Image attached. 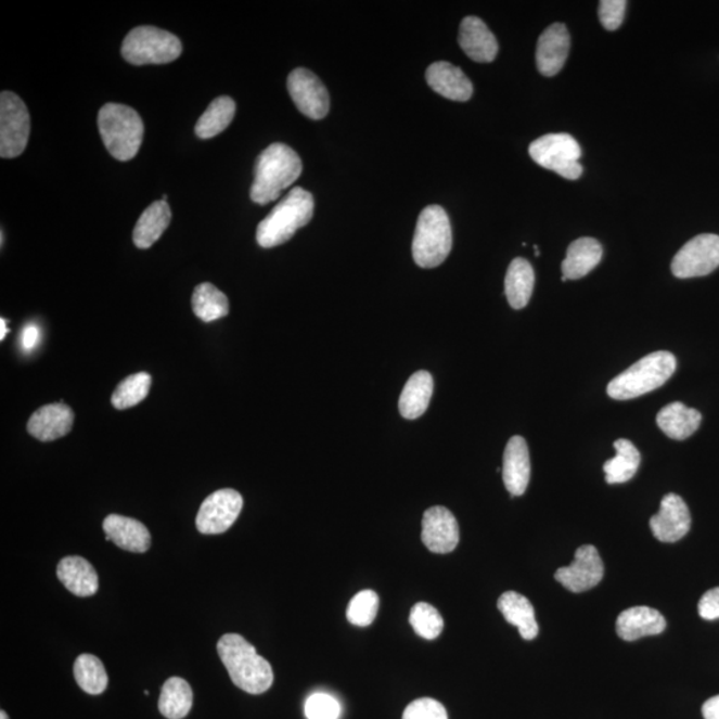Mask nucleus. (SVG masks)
Returning a JSON list of instances; mask_svg holds the SVG:
<instances>
[{
  "label": "nucleus",
  "mask_w": 719,
  "mask_h": 719,
  "mask_svg": "<svg viewBox=\"0 0 719 719\" xmlns=\"http://www.w3.org/2000/svg\"><path fill=\"white\" fill-rule=\"evenodd\" d=\"M627 5L628 3L625 0H602L600 2V22L607 31H616L621 27Z\"/></svg>",
  "instance_id": "ea45409f"
},
{
  "label": "nucleus",
  "mask_w": 719,
  "mask_h": 719,
  "mask_svg": "<svg viewBox=\"0 0 719 719\" xmlns=\"http://www.w3.org/2000/svg\"><path fill=\"white\" fill-rule=\"evenodd\" d=\"M402 719H448V712L438 701L420 698L408 705Z\"/></svg>",
  "instance_id": "58836bf2"
},
{
  "label": "nucleus",
  "mask_w": 719,
  "mask_h": 719,
  "mask_svg": "<svg viewBox=\"0 0 719 719\" xmlns=\"http://www.w3.org/2000/svg\"><path fill=\"white\" fill-rule=\"evenodd\" d=\"M0 323H2V326H0V330H2V333H0V341H4L5 335H8V332H9L8 325H5V323H8V321L2 319V320H0Z\"/></svg>",
  "instance_id": "c03bdc74"
},
{
  "label": "nucleus",
  "mask_w": 719,
  "mask_h": 719,
  "mask_svg": "<svg viewBox=\"0 0 719 719\" xmlns=\"http://www.w3.org/2000/svg\"><path fill=\"white\" fill-rule=\"evenodd\" d=\"M409 624L412 625L414 633L425 640H435L442 633L444 618L435 606L419 602L409 615Z\"/></svg>",
  "instance_id": "c9c22d12"
},
{
  "label": "nucleus",
  "mask_w": 719,
  "mask_h": 719,
  "mask_svg": "<svg viewBox=\"0 0 719 719\" xmlns=\"http://www.w3.org/2000/svg\"><path fill=\"white\" fill-rule=\"evenodd\" d=\"M286 87L297 110L307 118L320 120L330 113V95L323 81L307 68H296L288 76Z\"/></svg>",
  "instance_id": "f8f14e48"
},
{
  "label": "nucleus",
  "mask_w": 719,
  "mask_h": 719,
  "mask_svg": "<svg viewBox=\"0 0 719 719\" xmlns=\"http://www.w3.org/2000/svg\"><path fill=\"white\" fill-rule=\"evenodd\" d=\"M103 529L105 540L113 541L123 551L144 553L151 547V535L147 526L136 518L110 514L104 519Z\"/></svg>",
  "instance_id": "aec40b11"
},
{
  "label": "nucleus",
  "mask_w": 719,
  "mask_h": 719,
  "mask_svg": "<svg viewBox=\"0 0 719 719\" xmlns=\"http://www.w3.org/2000/svg\"><path fill=\"white\" fill-rule=\"evenodd\" d=\"M56 576L64 587L78 598H90L98 592V573L89 561L79 555H68L61 560Z\"/></svg>",
  "instance_id": "5701e85b"
},
{
  "label": "nucleus",
  "mask_w": 719,
  "mask_h": 719,
  "mask_svg": "<svg viewBox=\"0 0 719 719\" xmlns=\"http://www.w3.org/2000/svg\"><path fill=\"white\" fill-rule=\"evenodd\" d=\"M677 360L668 350H658L637 361L607 385V395L615 400H631L656 390L673 376Z\"/></svg>",
  "instance_id": "39448f33"
},
{
  "label": "nucleus",
  "mask_w": 719,
  "mask_h": 719,
  "mask_svg": "<svg viewBox=\"0 0 719 719\" xmlns=\"http://www.w3.org/2000/svg\"><path fill=\"white\" fill-rule=\"evenodd\" d=\"M432 90L449 101L466 102L473 95V85L461 68L448 62L431 64L425 74Z\"/></svg>",
  "instance_id": "412c9836"
},
{
  "label": "nucleus",
  "mask_w": 719,
  "mask_h": 719,
  "mask_svg": "<svg viewBox=\"0 0 719 719\" xmlns=\"http://www.w3.org/2000/svg\"><path fill=\"white\" fill-rule=\"evenodd\" d=\"M497 607H499L506 622L518 629L524 640H535L539 634L540 628L536 621L535 607L525 595L506 592L497 602Z\"/></svg>",
  "instance_id": "a878e982"
},
{
  "label": "nucleus",
  "mask_w": 719,
  "mask_h": 719,
  "mask_svg": "<svg viewBox=\"0 0 719 719\" xmlns=\"http://www.w3.org/2000/svg\"><path fill=\"white\" fill-rule=\"evenodd\" d=\"M434 377L429 372L420 371L409 377L399 401L401 416L407 420L423 416L434 396Z\"/></svg>",
  "instance_id": "bb28decb"
},
{
  "label": "nucleus",
  "mask_w": 719,
  "mask_h": 719,
  "mask_svg": "<svg viewBox=\"0 0 719 719\" xmlns=\"http://www.w3.org/2000/svg\"><path fill=\"white\" fill-rule=\"evenodd\" d=\"M535 288V271L528 260L517 257L508 268L505 278V295L511 307L523 309L528 306Z\"/></svg>",
  "instance_id": "c85d7f7f"
},
{
  "label": "nucleus",
  "mask_w": 719,
  "mask_h": 719,
  "mask_svg": "<svg viewBox=\"0 0 719 719\" xmlns=\"http://www.w3.org/2000/svg\"><path fill=\"white\" fill-rule=\"evenodd\" d=\"M703 715L705 719H719V695L706 701Z\"/></svg>",
  "instance_id": "37998d69"
},
{
  "label": "nucleus",
  "mask_w": 719,
  "mask_h": 719,
  "mask_svg": "<svg viewBox=\"0 0 719 719\" xmlns=\"http://www.w3.org/2000/svg\"><path fill=\"white\" fill-rule=\"evenodd\" d=\"M459 43L472 61L489 63L499 54V43L489 27L477 16H466L460 25Z\"/></svg>",
  "instance_id": "6ab92c4d"
},
{
  "label": "nucleus",
  "mask_w": 719,
  "mask_h": 719,
  "mask_svg": "<svg viewBox=\"0 0 719 719\" xmlns=\"http://www.w3.org/2000/svg\"><path fill=\"white\" fill-rule=\"evenodd\" d=\"M301 172L303 163L294 150L283 143L271 144L256 159L251 198L260 206L278 201Z\"/></svg>",
  "instance_id": "f257e3e1"
},
{
  "label": "nucleus",
  "mask_w": 719,
  "mask_h": 719,
  "mask_svg": "<svg viewBox=\"0 0 719 719\" xmlns=\"http://www.w3.org/2000/svg\"><path fill=\"white\" fill-rule=\"evenodd\" d=\"M570 50V35L568 28L561 23H554L541 34L537 43V68L543 76L557 75L568 60Z\"/></svg>",
  "instance_id": "dca6fc26"
},
{
  "label": "nucleus",
  "mask_w": 719,
  "mask_h": 719,
  "mask_svg": "<svg viewBox=\"0 0 719 719\" xmlns=\"http://www.w3.org/2000/svg\"><path fill=\"white\" fill-rule=\"evenodd\" d=\"M218 654L228 675L239 689L249 694H262L272 686L273 670L265 657L257 654L244 637L224 634L218 642Z\"/></svg>",
  "instance_id": "f03ea898"
},
{
  "label": "nucleus",
  "mask_w": 719,
  "mask_h": 719,
  "mask_svg": "<svg viewBox=\"0 0 719 719\" xmlns=\"http://www.w3.org/2000/svg\"><path fill=\"white\" fill-rule=\"evenodd\" d=\"M151 383L152 377L145 372L128 376L116 387L111 397L113 406L119 411L138 406L149 396Z\"/></svg>",
  "instance_id": "f704fd0d"
},
{
  "label": "nucleus",
  "mask_w": 719,
  "mask_h": 719,
  "mask_svg": "<svg viewBox=\"0 0 719 719\" xmlns=\"http://www.w3.org/2000/svg\"><path fill=\"white\" fill-rule=\"evenodd\" d=\"M502 479L514 497L523 496L530 482V455L528 444L522 436H513L506 444Z\"/></svg>",
  "instance_id": "a211bd4d"
},
{
  "label": "nucleus",
  "mask_w": 719,
  "mask_h": 719,
  "mask_svg": "<svg viewBox=\"0 0 719 719\" xmlns=\"http://www.w3.org/2000/svg\"><path fill=\"white\" fill-rule=\"evenodd\" d=\"M194 693L183 678L172 677L162 688L159 710L168 719H183L189 716Z\"/></svg>",
  "instance_id": "7c9ffc66"
},
{
  "label": "nucleus",
  "mask_w": 719,
  "mask_h": 719,
  "mask_svg": "<svg viewBox=\"0 0 719 719\" xmlns=\"http://www.w3.org/2000/svg\"><path fill=\"white\" fill-rule=\"evenodd\" d=\"M313 210L311 192L296 187L260 221L256 231L257 243L262 248H273L288 242L297 230L311 221Z\"/></svg>",
  "instance_id": "7ed1b4c3"
},
{
  "label": "nucleus",
  "mask_w": 719,
  "mask_h": 719,
  "mask_svg": "<svg viewBox=\"0 0 719 719\" xmlns=\"http://www.w3.org/2000/svg\"><path fill=\"white\" fill-rule=\"evenodd\" d=\"M719 267V236L712 233L695 236L683 245L671 262L678 279L706 277Z\"/></svg>",
  "instance_id": "9d476101"
},
{
  "label": "nucleus",
  "mask_w": 719,
  "mask_h": 719,
  "mask_svg": "<svg viewBox=\"0 0 719 719\" xmlns=\"http://www.w3.org/2000/svg\"><path fill=\"white\" fill-rule=\"evenodd\" d=\"M452 227L446 209L429 206L420 214L414 232L412 254L421 268H435L442 265L452 251Z\"/></svg>",
  "instance_id": "423d86ee"
},
{
  "label": "nucleus",
  "mask_w": 719,
  "mask_h": 719,
  "mask_svg": "<svg viewBox=\"0 0 719 719\" xmlns=\"http://www.w3.org/2000/svg\"><path fill=\"white\" fill-rule=\"evenodd\" d=\"M380 600L373 590H361L350 600L347 609V619L355 627L365 628L375 621Z\"/></svg>",
  "instance_id": "e433bc0d"
},
{
  "label": "nucleus",
  "mask_w": 719,
  "mask_h": 719,
  "mask_svg": "<svg viewBox=\"0 0 719 719\" xmlns=\"http://www.w3.org/2000/svg\"><path fill=\"white\" fill-rule=\"evenodd\" d=\"M183 46L177 35L152 26L133 28L121 46V55L133 66L166 64L177 61Z\"/></svg>",
  "instance_id": "0eeeda50"
},
{
  "label": "nucleus",
  "mask_w": 719,
  "mask_h": 719,
  "mask_svg": "<svg viewBox=\"0 0 719 719\" xmlns=\"http://www.w3.org/2000/svg\"><path fill=\"white\" fill-rule=\"evenodd\" d=\"M243 510V497L235 489H220L203 501L196 528L203 535H221L235 524Z\"/></svg>",
  "instance_id": "9b49d317"
},
{
  "label": "nucleus",
  "mask_w": 719,
  "mask_h": 719,
  "mask_svg": "<svg viewBox=\"0 0 719 719\" xmlns=\"http://www.w3.org/2000/svg\"><path fill=\"white\" fill-rule=\"evenodd\" d=\"M76 683L91 695L102 694L108 686L107 671L102 660L92 654H81L74 664Z\"/></svg>",
  "instance_id": "72a5a7b5"
},
{
  "label": "nucleus",
  "mask_w": 719,
  "mask_h": 719,
  "mask_svg": "<svg viewBox=\"0 0 719 719\" xmlns=\"http://www.w3.org/2000/svg\"><path fill=\"white\" fill-rule=\"evenodd\" d=\"M30 138V114L14 92L0 93V156L13 159L26 150Z\"/></svg>",
  "instance_id": "1a4fd4ad"
},
{
  "label": "nucleus",
  "mask_w": 719,
  "mask_h": 719,
  "mask_svg": "<svg viewBox=\"0 0 719 719\" xmlns=\"http://www.w3.org/2000/svg\"><path fill=\"white\" fill-rule=\"evenodd\" d=\"M605 575L598 548L583 545L577 549L575 561L555 572L554 578L573 593L588 592L598 587Z\"/></svg>",
  "instance_id": "ddd939ff"
},
{
  "label": "nucleus",
  "mask_w": 719,
  "mask_h": 719,
  "mask_svg": "<svg viewBox=\"0 0 719 719\" xmlns=\"http://www.w3.org/2000/svg\"><path fill=\"white\" fill-rule=\"evenodd\" d=\"M692 526L686 502L675 493L666 495L660 501L659 512L651 518L654 537L660 542H677L689 534Z\"/></svg>",
  "instance_id": "2eb2a0df"
},
{
  "label": "nucleus",
  "mask_w": 719,
  "mask_h": 719,
  "mask_svg": "<svg viewBox=\"0 0 719 719\" xmlns=\"http://www.w3.org/2000/svg\"><path fill=\"white\" fill-rule=\"evenodd\" d=\"M699 616L706 621L719 619V588L709 590L703 595L698 604Z\"/></svg>",
  "instance_id": "a19ab883"
},
{
  "label": "nucleus",
  "mask_w": 719,
  "mask_h": 719,
  "mask_svg": "<svg viewBox=\"0 0 719 719\" xmlns=\"http://www.w3.org/2000/svg\"><path fill=\"white\" fill-rule=\"evenodd\" d=\"M192 309L204 323H213L230 313V301L214 284L203 283L196 286L192 295Z\"/></svg>",
  "instance_id": "473e14b6"
},
{
  "label": "nucleus",
  "mask_w": 719,
  "mask_h": 719,
  "mask_svg": "<svg viewBox=\"0 0 719 719\" xmlns=\"http://www.w3.org/2000/svg\"><path fill=\"white\" fill-rule=\"evenodd\" d=\"M604 249L598 240L581 237L569 245L568 254L563 261V282L587 277L600 265Z\"/></svg>",
  "instance_id": "b1692460"
},
{
  "label": "nucleus",
  "mask_w": 719,
  "mask_h": 719,
  "mask_svg": "<svg viewBox=\"0 0 719 719\" xmlns=\"http://www.w3.org/2000/svg\"><path fill=\"white\" fill-rule=\"evenodd\" d=\"M421 540L431 552L447 554L459 545L460 528L453 513L444 506L429 508L424 513Z\"/></svg>",
  "instance_id": "4468645a"
},
{
  "label": "nucleus",
  "mask_w": 719,
  "mask_h": 719,
  "mask_svg": "<svg viewBox=\"0 0 719 719\" xmlns=\"http://www.w3.org/2000/svg\"><path fill=\"white\" fill-rule=\"evenodd\" d=\"M666 628V619L653 607L634 606L618 616L616 630L619 639L633 642L647 635H658Z\"/></svg>",
  "instance_id": "4be33fe9"
},
{
  "label": "nucleus",
  "mask_w": 719,
  "mask_h": 719,
  "mask_svg": "<svg viewBox=\"0 0 719 719\" xmlns=\"http://www.w3.org/2000/svg\"><path fill=\"white\" fill-rule=\"evenodd\" d=\"M236 104L230 97L215 99L197 120L195 132L201 139H210L223 132L235 116Z\"/></svg>",
  "instance_id": "2f4dec72"
},
{
  "label": "nucleus",
  "mask_w": 719,
  "mask_h": 719,
  "mask_svg": "<svg viewBox=\"0 0 719 719\" xmlns=\"http://www.w3.org/2000/svg\"><path fill=\"white\" fill-rule=\"evenodd\" d=\"M169 223H171V209L167 202L152 203L138 220L132 235L133 243L140 249L152 247L165 233Z\"/></svg>",
  "instance_id": "cd10ccee"
},
{
  "label": "nucleus",
  "mask_w": 719,
  "mask_h": 719,
  "mask_svg": "<svg viewBox=\"0 0 719 719\" xmlns=\"http://www.w3.org/2000/svg\"><path fill=\"white\" fill-rule=\"evenodd\" d=\"M581 154L580 144L568 133H548L529 147V155L537 165L569 180H577L582 175Z\"/></svg>",
  "instance_id": "6e6552de"
},
{
  "label": "nucleus",
  "mask_w": 719,
  "mask_h": 719,
  "mask_svg": "<svg viewBox=\"0 0 719 719\" xmlns=\"http://www.w3.org/2000/svg\"><path fill=\"white\" fill-rule=\"evenodd\" d=\"M304 712L308 719H338L342 715V707L332 695L314 693L307 699Z\"/></svg>",
  "instance_id": "4c0bfd02"
},
{
  "label": "nucleus",
  "mask_w": 719,
  "mask_h": 719,
  "mask_svg": "<svg viewBox=\"0 0 719 719\" xmlns=\"http://www.w3.org/2000/svg\"><path fill=\"white\" fill-rule=\"evenodd\" d=\"M703 423V414L697 409L688 408L680 401L671 402L660 409L657 414V425L664 434L673 440H686L693 436Z\"/></svg>",
  "instance_id": "393cba45"
},
{
  "label": "nucleus",
  "mask_w": 719,
  "mask_h": 719,
  "mask_svg": "<svg viewBox=\"0 0 719 719\" xmlns=\"http://www.w3.org/2000/svg\"><path fill=\"white\" fill-rule=\"evenodd\" d=\"M74 425L73 409L63 402L44 406L33 413L28 420L27 431L39 441L50 442L64 437L72 432Z\"/></svg>",
  "instance_id": "f3484780"
},
{
  "label": "nucleus",
  "mask_w": 719,
  "mask_h": 719,
  "mask_svg": "<svg viewBox=\"0 0 719 719\" xmlns=\"http://www.w3.org/2000/svg\"><path fill=\"white\" fill-rule=\"evenodd\" d=\"M99 132L105 149L120 162L138 155L144 138V123L136 110L125 104L103 105L98 115Z\"/></svg>",
  "instance_id": "20e7f679"
},
{
  "label": "nucleus",
  "mask_w": 719,
  "mask_h": 719,
  "mask_svg": "<svg viewBox=\"0 0 719 719\" xmlns=\"http://www.w3.org/2000/svg\"><path fill=\"white\" fill-rule=\"evenodd\" d=\"M616 455L604 464L606 483L611 485L630 482L639 471L641 454L634 444L619 438L615 442Z\"/></svg>",
  "instance_id": "c756f323"
},
{
  "label": "nucleus",
  "mask_w": 719,
  "mask_h": 719,
  "mask_svg": "<svg viewBox=\"0 0 719 719\" xmlns=\"http://www.w3.org/2000/svg\"><path fill=\"white\" fill-rule=\"evenodd\" d=\"M40 338V331L37 325H27L22 335L23 348L26 350H33L37 347Z\"/></svg>",
  "instance_id": "79ce46f5"
},
{
  "label": "nucleus",
  "mask_w": 719,
  "mask_h": 719,
  "mask_svg": "<svg viewBox=\"0 0 719 719\" xmlns=\"http://www.w3.org/2000/svg\"><path fill=\"white\" fill-rule=\"evenodd\" d=\"M0 718L10 719L9 716H8V712H5L4 710L0 711Z\"/></svg>",
  "instance_id": "a18cd8bd"
}]
</instances>
